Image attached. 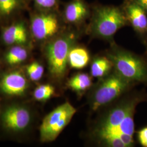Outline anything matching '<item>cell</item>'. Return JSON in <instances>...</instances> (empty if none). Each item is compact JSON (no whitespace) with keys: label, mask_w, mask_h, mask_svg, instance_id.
Listing matches in <instances>:
<instances>
[{"label":"cell","mask_w":147,"mask_h":147,"mask_svg":"<svg viewBox=\"0 0 147 147\" xmlns=\"http://www.w3.org/2000/svg\"><path fill=\"white\" fill-rule=\"evenodd\" d=\"M144 96L136 94L124 98L105 112L93 126L92 136L106 147H131L134 145V115Z\"/></svg>","instance_id":"obj_1"},{"label":"cell","mask_w":147,"mask_h":147,"mask_svg":"<svg viewBox=\"0 0 147 147\" xmlns=\"http://www.w3.org/2000/svg\"><path fill=\"white\" fill-rule=\"evenodd\" d=\"M115 70L132 84L147 82V62L125 50L113 47L107 53Z\"/></svg>","instance_id":"obj_2"},{"label":"cell","mask_w":147,"mask_h":147,"mask_svg":"<svg viewBox=\"0 0 147 147\" xmlns=\"http://www.w3.org/2000/svg\"><path fill=\"white\" fill-rule=\"evenodd\" d=\"M127 23L123 9L114 6H102L95 9L89 30L94 36L110 39Z\"/></svg>","instance_id":"obj_3"},{"label":"cell","mask_w":147,"mask_h":147,"mask_svg":"<svg viewBox=\"0 0 147 147\" xmlns=\"http://www.w3.org/2000/svg\"><path fill=\"white\" fill-rule=\"evenodd\" d=\"M77 38L76 33L68 32L47 44L45 54L49 71L54 78L61 79L64 76L68 64L69 53Z\"/></svg>","instance_id":"obj_4"},{"label":"cell","mask_w":147,"mask_h":147,"mask_svg":"<svg viewBox=\"0 0 147 147\" xmlns=\"http://www.w3.org/2000/svg\"><path fill=\"white\" fill-rule=\"evenodd\" d=\"M132 84L115 70L101 78L91 93L89 102L92 109L97 111L116 100L130 88Z\"/></svg>","instance_id":"obj_5"},{"label":"cell","mask_w":147,"mask_h":147,"mask_svg":"<svg viewBox=\"0 0 147 147\" xmlns=\"http://www.w3.org/2000/svg\"><path fill=\"white\" fill-rule=\"evenodd\" d=\"M76 112L73 106L66 102L49 113L44 118L40 127L41 141L49 142L55 140L68 125Z\"/></svg>","instance_id":"obj_6"},{"label":"cell","mask_w":147,"mask_h":147,"mask_svg":"<svg viewBox=\"0 0 147 147\" xmlns=\"http://www.w3.org/2000/svg\"><path fill=\"white\" fill-rule=\"evenodd\" d=\"M60 28L58 17L55 13L45 11L32 18L31 29L38 40H46L55 36Z\"/></svg>","instance_id":"obj_7"},{"label":"cell","mask_w":147,"mask_h":147,"mask_svg":"<svg viewBox=\"0 0 147 147\" xmlns=\"http://www.w3.org/2000/svg\"><path fill=\"white\" fill-rule=\"evenodd\" d=\"M31 121L28 110L24 106L12 105L5 109L1 115V121L3 126L11 131H24Z\"/></svg>","instance_id":"obj_8"},{"label":"cell","mask_w":147,"mask_h":147,"mask_svg":"<svg viewBox=\"0 0 147 147\" xmlns=\"http://www.w3.org/2000/svg\"><path fill=\"white\" fill-rule=\"evenodd\" d=\"M123 11L127 22L134 30L141 36H146L147 33V11L142 6L132 0H127Z\"/></svg>","instance_id":"obj_9"},{"label":"cell","mask_w":147,"mask_h":147,"mask_svg":"<svg viewBox=\"0 0 147 147\" xmlns=\"http://www.w3.org/2000/svg\"><path fill=\"white\" fill-rule=\"evenodd\" d=\"M27 88V80L20 71H14L5 74L0 80V89L5 94L22 95Z\"/></svg>","instance_id":"obj_10"},{"label":"cell","mask_w":147,"mask_h":147,"mask_svg":"<svg viewBox=\"0 0 147 147\" xmlns=\"http://www.w3.org/2000/svg\"><path fill=\"white\" fill-rule=\"evenodd\" d=\"M89 9L84 0H72L65 7L64 16L70 24L79 25L88 17Z\"/></svg>","instance_id":"obj_11"},{"label":"cell","mask_w":147,"mask_h":147,"mask_svg":"<svg viewBox=\"0 0 147 147\" xmlns=\"http://www.w3.org/2000/svg\"><path fill=\"white\" fill-rule=\"evenodd\" d=\"M2 38L7 45H22L28 40L26 27L23 22H16L3 28Z\"/></svg>","instance_id":"obj_12"},{"label":"cell","mask_w":147,"mask_h":147,"mask_svg":"<svg viewBox=\"0 0 147 147\" xmlns=\"http://www.w3.org/2000/svg\"><path fill=\"white\" fill-rule=\"evenodd\" d=\"M89 58L87 49L74 45L69 53L68 64L73 68H84L89 62Z\"/></svg>","instance_id":"obj_13"},{"label":"cell","mask_w":147,"mask_h":147,"mask_svg":"<svg viewBox=\"0 0 147 147\" xmlns=\"http://www.w3.org/2000/svg\"><path fill=\"white\" fill-rule=\"evenodd\" d=\"M113 64L107 57L94 58L90 65V74L93 77L102 78L110 73Z\"/></svg>","instance_id":"obj_14"},{"label":"cell","mask_w":147,"mask_h":147,"mask_svg":"<svg viewBox=\"0 0 147 147\" xmlns=\"http://www.w3.org/2000/svg\"><path fill=\"white\" fill-rule=\"evenodd\" d=\"M68 85L74 91L80 93L89 89L92 85V81L89 75L79 73L69 80Z\"/></svg>","instance_id":"obj_15"},{"label":"cell","mask_w":147,"mask_h":147,"mask_svg":"<svg viewBox=\"0 0 147 147\" xmlns=\"http://www.w3.org/2000/svg\"><path fill=\"white\" fill-rule=\"evenodd\" d=\"M28 57L26 49L20 45L11 47L5 55L6 62L11 65L18 64L25 61Z\"/></svg>","instance_id":"obj_16"},{"label":"cell","mask_w":147,"mask_h":147,"mask_svg":"<svg viewBox=\"0 0 147 147\" xmlns=\"http://www.w3.org/2000/svg\"><path fill=\"white\" fill-rule=\"evenodd\" d=\"M22 0H0V17L13 14L22 5Z\"/></svg>","instance_id":"obj_17"},{"label":"cell","mask_w":147,"mask_h":147,"mask_svg":"<svg viewBox=\"0 0 147 147\" xmlns=\"http://www.w3.org/2000/svg\"><path fill=\"white\" fill-rule=\"evenodd\" d=\"M55 93V88L49 84H42L37 87L33 92L34 98L40 101L49 99Z\"/></svg>","instance_id":"obj_18"},{"label":"cell","mask_w":147,"mask_h":147,"mask_svg":"<svg viewBox=\"0 0 147 147\" xmlns=\"http://www.w3.org/2000/svg\"><path fill=\"white\" fill-rule=\"evenodd\" d=\"M26 71L30 79L33 81H37L42 78L44 69L41 64L33 62L27 66Z\"/></svg>","instance_id":"obj_19"},{"label":"cell","mask_w":147,"mask_h":147,"mask_svg":"<svg viewBox=\"0 0 147 147\" xmlns=\"http://www.w3.org/2000/svg\"><path fill=\"white\" fill-rule=\"evenodd\" d=\"M35 4L40 9L49 11L54 8L57 4L58 0H33Z\"/></svg>","instance_id":"obj_20"},{"label":"cell","mask_w":147,"mask_h":147,"mask_svg":"<svg viewBox=\"0 0 147 147\" xmlns=\"http://www.w3.org/2000/svg\"><path fill=\"white\" fill-rule=\"evenodd\" d=\"M137 137L142 147H147V126L143 127L137 132Z\"/></svg>","instance_id":"obj_21"},{"label":"cell","mask_w":147,"mask_h":147,"mask_svg":"<svg viewBox=\"0 0 147 147\" xmlns=\"http://www.w3.org/2000/svg\"><path fill=\"white\" fill-rule=\"evenodd\" d=\"M147 11V0H132Z\"/></svg>","instance_id":"obj_22"},{"label":"cell","mask_w":147,"mask_h":147,"mask_svg":"<svg viewBox=\"0 0 147 147\" xmlns=\"http://www.w3.org/2000/svg\"><path fill=\"white\" fill-rule=\"evenodd\" d=\"M146 37H147V38H146V42H147V35H146Z\"/></svg>","instance_id":"obj_23"},{"label":"cell","mask_w":147,"mask_h":147,"mask_svg":"<svg viewBox=\"0 0 147 147\" xmlns=\"http://www.w3.org/2000/svg\"><path fill=\"white\" fill-rule=\"evenodd\" d=\"M0 68H1V66H0Z\"/></svg>","instance_id":"obj_24"}]
</instances>
